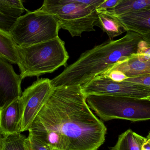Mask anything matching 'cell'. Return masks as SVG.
I'll return each mask as SVG.
<instances>
[{
	"mask_svg": "<svg viewBox=\"0 0 150 150\" xmlns=\"http://www.w3.org/2000/svg\"><path fill=\"white\" fill-rule=\"evenodd\" d=\"M28 137L30 150H57L45 144L32 134L29 133Z\"/></svg>",
	"mask_w": 150,
	"mask_h": 150,
	"instance_id": "ffe728a7",
	"label": "cell"
},
{
	"mask_svg": "<svg viewBox=\"0 0 150 150\" xmlns=\"http://www.w3.org/2000/svg\"><path fill=\"white\" fill-rule=\"evenodd\" d=\"M18 65L23 79L51 73L62 66L66 67L69 58L65 42L59 37L28 47L17 45Z\"/></svg>",
	"mask_w": 150,
	"mask_h": 150,
	"instance_id": "277c9868",
	"label": "cell"
},
{
	"mask_svg": "<svg viewBox=\"0 0 150 150\" xmlns=\"http://www.w3.org/2000/svg\"><path fill=\"white\" fill-rule=\"evenodd\" d=\"M141 150H150V141L146 138L145 142L143 145Z\"/></svg>",
	"mask_w": 150,
	"mask_h": 150,
	"instance_id": "cb8c5ba5",
	"label": "cell"
},
{
	"mask_svg": "<svg viewBox=\"0 0 150 150\" xmlns=\"http://www.w3.org/2000/svg\"><path fill=\"white\" fill-rule=\"evenodd\" d=\"M23 2L21 0H0V30L10 33L22 14L27 10Z\"/></svg>",
	"mask_w": 150,
	"mask_h": 150,
	"instance_id": "7c38bea8",
	"label": "cell"
},
{
	"mask_svg": "<svg viewBox=\"0 0 150 150\" xmlns=\"http://www.w3.org/2000/svg\"><path fill=\"white\" fill-rule=\"evenodd\" d=\"M124 81L141 84L150 87V74L137 77L127 78Z\"/></svg>",
	"mask_w": 150,
	"mask_h": 150,
	"instance_id": "44dd1931",
	"label": "cell"
},
{
	"mask_svg": "<svg viewBox=\"0 0 150 150\" xmlns=\"http://www.w3.org/2000/svg\"><path fill=\"white\" fill-rule=\"evenodd\" d=\"M97 12L98 16L97 26L107 34L110 40H113V38L126 32L117 17L103 12Z\"/></svg>",
	"mask_w": 150,
	"mask_h": 150,
	"instance_id": "2e32d148",
	"label": "cell"
},
{
	"mask_svg": "<svg viewBox=\"0 0 150 150\" xmlns=\"http://www.w3.org/2000/svg\"><path fill=\"white\" fill-rule=\"evenodd\" d=\"M145 42L139 34L127 31L122 38L96 45L82 53L75 62L52 80L53 86H82L118 62L140 53Z\"/></svg>",
	"mask_w": 150,
	"mask_h": 150,
	"instance_id": "7a4b0ae2",
	"label": "cell"
},
{
	"mask_svg": "<svg viewBox=\"0 0 150 150\" xmlns=\"http://www.w3.org/2000/svg\"><path fill=\"white\" fill-rule=\"evenodd\" d=\"M0 150H30L28 137L21 133L1 137Z\"/></svg>",
	"mask_w": 150,
	"mask_h": 150,
	"instance_id": "d6986e66",
	"label": "cell"
},
{
	"mask_svg": "<svg viewBox=\"0 0 150 150\" xmlns=\"http://www.w3.org/2000/svg\"><path fill=\"white\" fill-rule=\"evenodd\" d=\"M150 8V0H122L116 6L103 11L110 15L117 17L128 13L137 12L143 9Z\"/></svg>",
	"mask_w": 150,
	"mask_h": 150,
	"instance_id": "ac0fdd59",
	"label": "cell"
},
{
	"mask_svg": "<svg viewBox=\"0 0 150 150\" xmlns=\"http://www.w3.org/2000/svg\"><path fill=\"white\" fill-rule=\"evenodd\" d=\"M17 45L10 33L0 30V58L18 65L19 56Z\"/></svg>",
	"mask_w": 150,
	"mask_h": 150,
	"instance_id": "e0dca14e",
	"label": "cell"
},
{
	"mask_svg": "<svg viewBox=\"0 0 150 150\" xmlns=\"http://www.w3.org/2000/svg\"><path fill=\"white\" fill-rule=\"evenodd\" d=\"M146 140V138L129 129L118 136L115 145L110 149V150H141Z\"/></svg>",
	"mask_w": 150,
	"mask_h": 150,
	"instance_id": "9a60e30c",
	"label": "cell"
},
{
	"mask_svg": "<svg viewBox=\"0 0 150 150\" xmlns=\"http://www.w3.org/2000/svg\"><path fill=\"white\" fill-rule=\"evenodd\" d=\"M117 17L126 32L132 31L140 35L150 33V8L125 14Z\"/></svg>",
	"mask_w": 150,
	"mask_h": 150,
	"instance_id": "4fadbf2b",
	"label": "cell"
},
{
	"mask_svg": "<svg viewBox=\"0 0 150 150\" xmlns=\"http://www.w3.org/2000/svg\"><path fill=\"white\" fill-rule=\"evenodd\" d=\"M143 40L147 44L149 47H150V33L146 35H141Z\"/></svg>",
	"mask_w": 150,
	"mask_h": 150,
	"instance_id": "603a6c76",
	"label": "cell"
},
{
	"mask_svg": "<svg viewBox=\"0 0 150 150\" xmlns=\"http://www.w3.org/2000/svg\"><path fill=\"white\" fill-rule=\"evenodd\" d=\"M24 112L22 97L0 109V132L3 136L21 133Z\"/></svg>",
	"mask_w": 150,
	"mask_h": 150,
	"instance_id": "30bf717a",
	"label": "cell"
},
{
	"mask_svg": "<svg viewBox=\"0 0 150 150\" xmlns=\"http://www.w3.org/2000/svg\"><path fill=\"white\" fill-rule=\"evenodd\" d=\"M105 0H45L40 9L52 15L59 28L72 37L83 32L95 31L98 16L97 8Z\"/></svg>",
	"mask_w": 150,
	"mask_h": 150,
	"instance_id": "3957f363",
	"label": "cell"
},
{
	"mask_svg": "<svg viewBox=\"0 0 150 150\" xmlns=\"http://www.w3.org/2000/svg\"><path fill=\"white\" fill-rule=\"evenodd\" d=\"M112 71L121 73L126 79L150 74V55L141 53L135 54L117 63L103 74Z\"/></svg>",
	"mask_w": 150,
	"mask_h": 150,
	"instance_id": "8fae6325",
	"label": "cell"
},
{
	"mask_svg": "<svg viewBox=\"0 0 150 150\" xmlns=\"http://www.w3.org/2000/svg\"><path fill=\"white\" fill-rule=\"evenodd\" d=\"M122 0H105V1L98 6L97 11H103L110 9L119 4Z\"/></svg>",
	"mask_w": 150,
	"mask_h": 150,
	"instance_id": "7402d4cb",
	"label": "cell"
},
{
	"mask_svg": "<svg viewBox=\"0 0 150 150\" xmlns=\"http://www.w3.org/2000/svg\"><path fill=\"white\" fill-rule=\"evenodd\" d=\"M59 30L55 17L39 8L28 10L17 20L10 34L18 46L25 47L57 38Z\"/></svg>",
	"mask_w": 150,
	"mask_h": 150,
	"instance_id": "8992f818",
	"label": "cell"
},
{
	"mask_svg": "<svg viewBox=\"0 0 150 150\" xmlns=\"http://www.w3.org/2000/svg\"><path fill=\"white\" fill-rule=\"evenodd\" d=\"M22 80L9 62L0 58V109L21 97Z\"/></svg>",
	"mask_w": 150,
	"mask_h": 150,
	"instance_id": "9c48e42d",
	"label": "cell"
},
{
	"mask_svg": "<svg viewBox=\"0 0 150 150\" xmlns=\"http://www.w3.org/2000/svg\"><path fill=\"white\" fill-rule=\"evenodd\" d=\"M54 87L52 80L39 79L22 95L24 105L21 132L29 130L34 120L50 99Z\"/></svg>",
	"mask_w": 150,
	"mask_h": 150,
	"instance_id": "ba28073f",
	"label": "cell"
},
{
	"mask_svg": "<svg viewBox=\"0 0 150 150\" xmlns=\"http://www.w3.org/2000/svg\"><path fill=\"white\" fill-rule=\"evenodd\" d=\"M33 122L64 134L69 139V150H97L107 132L90 110L81 86L54 88Z\"/></svg>",
	"mask_w": 150,
	"mask_h": 150,
	"instance_id": "6da1fadb",
	"label": "cell"
},
{
	"mask_svg": "<svg viewBox=\"0 0 150 150\" xmlns=\"http://www.w3.org/2000/svg\"><path fill=\"white\" fill-rule=\"evenodd\" d=\"M85 96L103 95L150 100V87L126 81H117L100 75L81 86Z\"/></svg>",
	"mask_w": 150,
	"mask_h": 150,
	"instance_id": "52a82bcc",
	"label": "cell"
},
{
	"mask_svg": "<svg viewBox=\"0 0 150 150\" xmlns=\"http://www.w3.org/2000/svg\"><path fill=\"white\" fill-rule=\"evenodd\" d=\"M90 108L103 121L150 120V100L103 95L86 96Z\"/></svg>",
	"mask_w": 150,
	"mask_h": 150,
	"instance_id": "5b68a950",
	"label": "cell"
},
{
	"mask_svg": "<svg viewBox=\"0 0 150 150\" xmlns=\"http://www.w3.org/2000/svg\"><path fill=\"white\" fill-rule=\"evenodd\" d=\"M146 138L150 141V132L148 133V135H147V137H146Z\"/></svg>",
	"mask_w": 150,
	"mask_h": 150,
	"instance_id": "d4e9b609",
	"label": "cell"
},
{
	"mask_svg": "<svg viewBox=\"0 0 150 150\" xmlns=\"http://www.w3.org/2000/svg\"><path fill=\"white\" fill-rule=\"evenodd\" d=\"M29 131L30 134L55 150H69V139L58 131L47 129L33 122Z\"/></svg>",
	"mask_w": 150,
	"mask_h": 150,
	"instance_id": "5bb4252c",
	"label": "cell"
}]
</instances>
